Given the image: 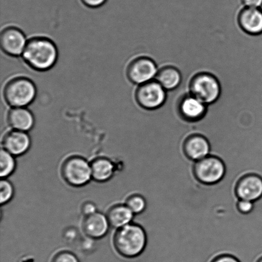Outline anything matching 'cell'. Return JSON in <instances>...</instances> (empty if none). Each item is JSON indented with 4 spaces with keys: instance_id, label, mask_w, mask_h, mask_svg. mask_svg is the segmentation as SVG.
Here are the masks:
<instances>
[{
    "instance_id": "6da1fadb",
    "label": "cell",
    "mask_w": 262,
    "mask_h": 262,
    "mask_svg": "<svg viewBox=\"0 0 262 262\" xmlns=\"http://www.w3.org/2000/svg\"><path fill=\"white\" fill-rule=\"evenodd\" d=\"M22 57L33 70L45 72L55 65L58 52L55 43L50 38L34 37L27 41Z\"/></svg>"
},
{
    "instance_id": "7a4b0ae2",
    "label": "cell",
    "mask_w": 262,
    "mask_h": 262,
    "mask_svg": "<svg viewBox=\"0 0 262 262\" xmlns=\"http://www.w3.org/2000/svg\"><path fill=\"white\" fill-rule=\"evenodd\" d=\"M114 244L117 252L124 257H138L145 251L147 237L145 230L136 223L118 229L114 238Z\"/></svg>"
},
{
    "instance_id": "3957f363",
    "label": "cell",
    "mask_w": 262,
    "mask_h": 262,
    "mask_svg": "<svg viewBox=\"0 0 262 262\" xmlns=\"http://www.w3.org/2000/svg\"><path fill=\"white\" fill-rule=\"evenodd\" d=\"M3 94L5 102L10 106L23 107L28 106L34 101L37 89L30 79L18 76L7 81Z\"/></svg>"
},
{
    "instance_id": "277c9868",
    "label": "cell",
    "mask_w": 262,
    "mask_h": 262,
    "mask_svg": "<svg viewBox=\"0 0 262 262\" xmlns=\"http://www.w3.org/2000/svg\"><path fill=\"white\" fill-rule=\"evenodd\" d=\"M191 95L207 105L214 103L219 98L221 86L212 74L199 73L192 77L189 83Z\"/></svg>"
},
{
    "instance_id": "5b68a950",
    "label": "cell",
    "mask_w": 262,
    "mask_h": 262,
    "mask_svg": "<svg viewBox=\"0 0 262 262\" xmlns=\"http://www.w3.org/2000/svg\"><path fill=\"white\" fill-rule=\"evenodd\" d=\"M61 174L67 183L71 186H83L92 179L91 165L81 157H73L64 162Z\"/></svg>"
},
{
    "instance_id": "8992f818",
    "label": "cell",
    "mask_w": 262,
    "mask_h": 262,
    "mask_svg": "<svg viewBox=\"0 0 262 262\" xmlns=\"http://www.w3.org/2000/svg\"><path fill=\"white\" fill-rule=\"evenodd\" d=\"M166 90L156 80L140 84L135 92L139 106L145 110H155L163 106L166 99Z\"/></svg>"
},
{
    "instance_id": "52a82bcc",
    "label": "cell",
    "mask_w": 262,
    "mask_h": 262,
    "mask_svg": "<svg viewBox=\"0 0 262 262\" xmlns=\"http://www.w3.org/2000/svg\"><path fill=\"white\" fill-rule=\"evenodd\" d=\"M158 72L156 64L151 59L146 56H139L128 64L126 75L131 83L140 85L153 80Z\"/></svg>"
},
{
    "instance_id": "ba28073f",
    "label": "cell",
    "mask_w": 262,
    "mask_h": 262,
    "mask_svg": "<svg viewBox=\"0 0 262 262\" xmlns=\"http://www.w3.org/2000/svg\"><path fill=\"white\" fill-rule=\"evenodd\" d=\"M195 173L198 179L202 183L216 184L225 177V165L220 159L210 156L196 162Z\"/></svg>"
},
{
    "instance_id": "9c48e42d",
    "label": "cell",
    "mask_w": 262,
    "mask_h": 262,
    "mask_svg": "<svg viewBox=\"0 0 262 262\" xmlns=\"http://www.w3.org/2000/svg\"><path fill=\"white\" fill-rule=\"evenodd\" d=\"M27 41L23 31L12 26L5 27L0 34L2 50L13 57L22 55Z\"/></svg>"
},
{
    "instance_id": "30bf717a",
    "label": "cell",
    "mask_w": 262,
    "mask_h": 262,
    "mask_svg": "<svg viewBox=\"0 0 262 262\" xmlns=\"http://www.w3.org/2000/svg\"><path fill=\"white\" fill-rule=\"evenodd\" d=\"M179 110L180 116L184 121L198 122L201 121L206 115L207 105L190 94L181 100Z\"/></svg>"
},
{
    "instance_id": "8fae6325",
    "label": "cell",
    "mask_w": 262,
    "mask_h": 262,
    "mask_svg": "<svg viewBox=\"0 0 262 262\" xmlns=\"http://www.w3.org/2000/svg\"><path fill=\"white\" fill-rule=\"evenodd\" d=\"M2 145L3 149L12 156H22L29 150L31 139L27 132L13 129L5 134Z\"/></svg>"
},
{
    "instance_id": "7c38bea8",
    "label": "cell",
    "mask_w": 262,
    "mask_h": 262,
    "mask_svg": "<svg viewBox=\"0 0 262 262\" xmlns=\"http://www.w3.org/2000/svg\"><path fill=\"white\" fill-rule=\"evenodd\" d=\"M240 200L255 202L262 197V179L256 174H248L240 180L236 188Z\"/></svg>"
},
{
    "instance_id": "4fadbf2b",
    "label": "cell",
    "mask_w": 262,
    "mask_h": 262,
    "mask_svg": "<svg viewBox=\"0 0 262 262\" xmlns=\"http://www.w3.org/2000/svg\"><path fill=\"white\" fill-rule=\"evenodd\" d=\"M238 25L244 32L252 35L262 33V10L258 8L245 7L237 17Z\"/></svg>"
},
{
    "instance_id": "5bb4252c",
    "label": "cell",
    "mask_w": 262,
    "mask_h": 262,
    "mask_svg": "<svg viewBox=\"0 0 262 262\" xmlns=\"http://www.w3.org/2000/svg\"><path fill=\"white\" fill-rule=\"evenodd\" d=\"M110 226L107 216L97 212L86 216L83 223V229L88 237L98 239L106 235Z\"/></svg>"
},
{
    "instance_id": "9a60e30c",
    "label": "cell",
    "mask_w": 262,
    "mask_h": 262,
    "mask_svg": "<svg viewBox=\"0 0 262 262\" xmlns=\"http://www.w3.org/2000/svg\"><path fill=\"white\" fill-rule=\"evenodd\" d=\"M185 151L192 160L199 161L210 156L211 147L206 138L195 135L190 136L186 140Z\"/></svg>"
},
{
    "instance_id": "2e32d148",
    "label": "cell",
    "mask_w": 262,
    "mask_h": 262,
    "mask_svg": "<svg viewBox=\"0 0 262 262\" xmlns=\"http://www.w3.org/2000/svg\"><path fill=\"white\" fill-rule=\"evenodd\" d=\"M7 122L14 130L27 132L32 129L35 119L29 110L23 107H12L7 114Z\"/></svg>"
},
{
    "instance_id": "e0dca14e",
    "label": "cell",
    "mask_w": 262,
    "mask_h": 262,
    "mask_svg": "<svg viewBox=\"0 0 262 262\" xmlns=\"http://www.w3.org/2000/svg\"><path fill=\"white\" fill-rule=\"evenodd\" d=\"M107 217L111 227L119 229L132 223L135 215L126 205H118L109 210Z\"/></svg>"
},
{
    "instance_id": "ac0fdd59",
    "label": "cell",
    "mask_w": 262,
    "mask_h": 262,
    "mask_svg": "<svg viewBox=\"0 0 262 262\" xmlns=\"http://www.w3.org/2000/svg\"><path fill=\"white\" fill-rule=\"evenodd\" d=\"M155 80L166 91H172L177 88L181 84L182 75L179 69L174 67L165 66L159 69Z\"/></svg>"
},
{
    "instance_id": "d6986e66",
    "label": "cell",
    "mask_w": 262,
    "mask_h": 262,
    "mask_svg": "<svg viewBox=\"0 0 262 262\" xmlns=\"http://www.w3.org/2000/svg\"><path fill=\"white\" fill-rule=\"evenodd\" d=\"M92 178L95 181L105 182L114 176V166L112 162L106 158H98L92 162Z\"/></svg>"
},
{
    "instance_id": "ffe728a7",
    "label": "cell",
    "mask_w": 262,
    "mask_h": 262,
    "mask_svg": "<svg viewBox=\"0 0 262 262\" xmlns=\"http://www.w3.org/2000/svg\"><path fill=\"white\" fill-rule=\"evenodd\" d=\"M0 164H1L0 176L2 178H7L11 176L16 167L14 156L5 150L4 149H2L0 153Z\"/></svg>"
},
{
    "instance_id": "44dd1931",
    "label": "cell",
    "mask_w": 262,
    "mask_h": 262,
    "mask_svg": "<svg viewBox=\"0 0 262 262\" xmlns=\"http://www.w3.org/2000/svg\"><path fill=\"white\" fill-rule=\"evenodd\" d=\"M125 205L135 215H140L146 209L145 198L138 194H133L127 198Z\"/></svg>"
},
{
    "instance_id": "7402d4cb",
    "label": "cell",
    "mask_w": 262,
    "mask_h": 262,
    "mask_svg": "<svg viewBox=\"0 0 262 262\" xmlns=\"http://www.w3.org/2000/svg\"><path fill=\"white\" fill-rule=\"evenodd\" d=\"M0 189H1V198L0 202L2 205L7 204L12 200L14 196V191L12 184L5 179H2L0 182Z\"/></svg>"
},
{
    "instance_id": "603a6c76",
    "label": "cell",
    "mask_w": 262,
    "mask_h": 262,
    "mask_svg": "<svg viewBox=\"0 0 262 262\" xmlns=\"http://www.w3.org/2000/svg\"><path fill=\"white\" fill-rule=\"evenodd\" d=\"M256 202H253L249 200H240L238 202L237 207L238 210L243 214H248L252 212L255 209Z\"/></svg>"
},
{
    "instance_id": "cb8c5ba5",
    "label": "cell",
    "mask_w": 262,
    "mask_h": 262,
    "mask_svg": "<svg viewBox=\"0 0 262 262\" xmlns=\"http://www.w3.org/2000/svg\"><path fill=\"white\" fill-rule=\"evenodd\" d=\"M52 262H79L76 256L69 252H61L56 255Z\"/></svg>"
},
{
    "instance_id": "d4e9b609",
    "label": "cell",
    "mask_w": 262,
    "mask_h": 262,
    "mask_svg": "<svg viewBox=\"0 0 262 262\" xmlns=\"http://www.w3.org/2000/svg\"><path fill=\"white\" fill-rule=\"evenodd\" d=\"M82 212H83L84 215H85V216H88V215L97 212V208L93 203L87 202L83 205Z\"/></svg>"
},
{
    "instance_id": "484cf974",
    "label": "cell",
    "mask_w": 262,
    "mask_h": 262,
    "mask_svg": "<svg viewBox=\"0 0 262 262\" xmlns=\"http://www.w3.org/2000/svg\"><path fill=\"white\" fill-rule=\"evenodd\" d=\"M83 5L90 8H97L103 5L107 0H81Z\"/></svg>"
},
{
    "instance_id": "4316f807",
    "label": "cell",
    "mask_w": 262,
    "mask_h": 262,
    "mask_svg": "<svg viewBox=\"0 0 262 262\" xmlns=\"http://www.w3.org/2000/svg\"><path fill=\"white\" fill-rule=\"evenodd\" d=\"M245 7L260 8L262 6V0H241Z\"/></svg>"
},
{
    "instance_id": "83f0119b",
    "label": "cell",
    "mask_w": 262,
    "mask_h": 262,
    "mask_svg": "<svg viewBox=\"0 0 262 262\" xmlns=\"http://www.w3.org/2000/svg\"><path fill=\"white\" fill-rule=\"evenodd\" d=\"M212 262H241L237 258L234 256L231 255H222L218 256L217 258L214 259Z\"/></svg>"
},
{
    "instance_id": "f1b7e54d",
    "label": "cell",
    "mask_w": 262,
    "mask_h": 262,
    "mask_svg": "<svg viewBox=\"0 0 262 262\" xmlns=\"http://www.w3.org/2000/svg\"><path fill=\"white\" fill-rule=\"evenodd\" d=\"M258 262H262V258L260 259V260H259Z\"/></svg>"
}]
</instances>
